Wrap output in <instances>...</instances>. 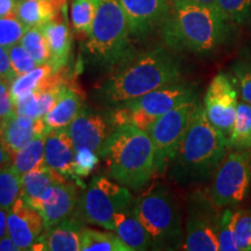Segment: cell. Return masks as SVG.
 <instances>
[{"label":"cell","mask_w":251,"mask_h":251,"mask_svg":"<svg viewBox=\"0 0 251 251\" xmlns=\"http://www.w3.org/2000/svg\"><path fill=\"white\" fill-rule=\"evenodd\" d=\"M177 57L163 48L129 51L112 68L98 89V99L108 106L137 99L144 94L181 80Z\"/></svg>","instance_id":"6da1fadb"},{"label":"cell","mask_w":251,"mask_h":251,"mask_svg":"<svg viewBox=\"0 0 251 251\" xmlns=\"http://www.w3.org/2000/svg\"><path fill=\"white\" fill-rule=\"evenodd\" d=\"M228 140L207 118L199 102L170 163V177L181 186L212 179L228 151Z\"/></svg>","instance_id":"7a4b0ae2"},{"label":"cell","mask_w":251,"mask_h":251,"mask_svg":"<svg viewBox=\"0 0 251 251\" xmlns=\"http://www.w3.org/2000/svg\"><path fill=\"white\" fill-rule=\"evenodd\" d=\"M230 25L216 6L177 4L171 5L161 31L172 50L205 55L224 45Z\"/></svg>","instance_id":"3957f363"},{"label":"cell","mask_w":251,"mask_h":251,"mask_svg":"<svg viewBox=\"0 0 251 251\" xmlns=\"http://www.w3.org/2000/svg\"><path fill=\"white\" fill-rule=\"evenodd\" d=\"M107 175L131 191H141L156 175L155 147L148 131L135 126L115 127L101 153Z\"/></svg>","instance_id":"277c9868"},{"label":"cell","mask_w":251,"mask_h":251,"mask_svg":"<svg viewBox=\"0 0 251 251\" xmlns=\"http://www.w3.org/2000/svg\"><path fill=\"white\" fill-rule=\"evenodd\" d=\"M133 211L148 231L155 250L183 249L185 233L174 194L163 184H155L134 200Z\"/></svg>","instance_id":"5b68a950"},{"label":"cell","mask_w":251,"mask_h":251,"mask_svg":"<svg viewBox=\"0 0 251 251\" xmlns=\"http://www.w3.org/2000/svg\"><path fill=\"white\" fill-rule=\"evenodd\" d=\"M129 26L120 0H99L85 52L98 67L111 69L129 51Z\"/></svg>","instance_id":"8992f818"},{"label":"cell","mask_w":251,"mask_h":251,"mask_svg":"<svg viewBox=\"0 0 251 251\" xmlns=\"http://www.w3.org/2000/svg\"><path fill=\"white\" fill-rule=\"evenodd\" d=\"M193 99H198L196 86L179 80L137 99L114 106L108 118L114 128L130 125L148 131L153 122L163 114Z\"/></svg>","instance_id":"52a82bcc"},{"label":"cell","mask_w":251,"mask_h":251,"mask_svg":"<svg viewBox=\"0 0 251 251\" xmlns=\"http://www.w3.org/2000/svg\"><path fill=\"white\" fill-rule=\"evenodd\" d=\"M130 190L112 178L96 176L79 197L74 216L85 225L114 231V216L133 207Z\"/></svg>","instance_id":"ba28073f"},{"label":"cell","mask_w":251,"mask_h":251,"mask_svg":"<svg viewBox=\"0 0 251 251\" xmlns=\"http://www.w3.org/2000/svg\"><path fill=\"white\" fill-rule=\"evenodd\" d=\"M251 187V148L229 152L212 177L208 193L218 208L238 205Z\"/></svg>","instance_id":"9c48e42d"},{"label":"cell","mask_w":251,"mask_h":251,"mask_svg":"<svg viewBox=\"0 0 251 251\" xmlns=\"http://www.w3.org/2000/svg\"><path fill=\"white\" fill-rule=\"evenodd\" d=\"M199 102L198 99L183 102L157 119L148 129V134L155 147V176H163L170 166Z\"/></svg>","instance_id":"30bf717a"},{"label":"cell","mask_w":251,"mask_h":251,"mask_svg":"<svg viewBox=\"0 0 251 251\" xmlns=\"http://www.w3.org/2000/svg\"><path fill=\"white\" fill-rule=\"evenodd\" d=\"M208 193L197 191L188 198L183 249L187 251H218L220 213Z\"/></svg>","instance_id":"8fae6325"},{"label":"cell","mask_w":251,"mask_h":251,"mask_svg":"<svg viewBox=\"0 0 251 251\" xmlns=\"http://www.w3.org/2000/svg\"><path fill=\"white\" fill-rule=\"evenodd\" d=\"M237 91L226 74L213 78L203 98L207 118L216 129L227 137L230 136L237 111Z\"/></svg>","instance_id":"7c38bea8"},{"label":"cell","mask_w":251,"mask_h":251,"mask_svg":"<svg viewBox=\"0 0 251 251\" xmlns=\"http://www.w3.org/2000/svg\"><path fill=\"white\" fill-rule=\"evenodd\" d=\"M113 130L114 126L108 117L85 107L81 108L77 118L68 127L76 151L89 149L100 157Z\"/></svg>","instance_id":"4fadbf2b"},{"label":"cell","mask_w":251,"mask_h":251,"mask_svg":"<svg viewBox=\"0 0 251 251\" xmlns=\"http://www.w3.org/2000/svg\"><path fill=\"white\" fill-rule=\"evenodd\" d=\"M130 36L144 39L162 25L171 11V0H120Z\"/></svg>","instance_id":"5bb4252c"},{"label":"cell","mask_w":251,"mask_h":251,"mask_svg":"<svg viewBox=\"0 0 251 251\" xmlns=\"http://www.w3.org/2000/svg\"><path fill=\"white\" fill-rule=\"evenodd\" d=\"M78 200L77 186L67 179L48 188L29 205L40 213L46 228H48L72 218L76 212Z\"/></svg>","instance_id":"9a60e30c"},{"label":"cell","mask_w":251,"mask_h":251,"mask_svg":"<svg viewBox=\"0 0 251 251\" xmlns=\"http://www.w3.org/2000/svg\"><path fill=\"white\" fill-rule=\"evenodd\" d=\"M45 229V221L40 213L23 197H19L8 211L7 230L12 240L21 251L30 250Z\"/></svg>","instance_id":"2e32d148"},{"label":"cell","mask_w":251,"mask_h":251,"mask_svg":"<svg viewBox=\"0 0 251 251\" xmlns=\"http://www.w3.org/2000/svg\"><path fill=\"white\" fill-rule=\"evenodd\" d=\"M85 224L72 216L45 229L30 250L80 251L81 231Z\"/></svg>","instance_id":"e0dca14e"},{"label":"cell","mask_w":251,"mask_h":251,"mask_svg":"<svg viewBox=\"0 0 251 251\" xmlns=\"http://www.w3.org/2000/svg\"><path fill=\"white\" fill-rule=\"evenodd\" d=\"M45 159L46 165L55 171L76 180L74 172V163L76 157L74 141H72L68 128L51 129L46 134Z\"/></svg>","instance_id":"ac0fdd59"},{"label":"cell","mask_w":251,"mask_h":251,"mask_svg":"<svg viewBox=\"0 0 251 251\" xmlns=\"http://www.w3.org/2000/svg\"><path fill=\"white\" fill-rule=\"evenodd\" d=\"M48 131L43 118L31 119L15 113L0 129V142L13 155L34 137L42 136Z\"/></svg>","instance_id":"d6986e66"},{"label":"cell","mask_w":251,"mask_h":251,"mask_svg":"<svg viewBox=\"0 0 251 251\" xmlns=\"http://www.w3.org/2000/svg\"><path fill=\"white\" fill-rule=\"evenodd\" d=\"M42 28L50 50L49 65L54 71H61L68 64L71 52L72 36L65 20V14L62 19L59 14L54 20L49 21Z\"/></svg>","instance_id":"ffe728a7"},{"label":"cell","mask_w":251,"mask_h":251,"mask_svg":"<svg viewBox=\"0 0 251 251\" xmlns=\"http://www.w3.org/2000/svg\"><path fill=\"white\" fill-rule=\"evenodd\" d=\"M65 7L67 0H20L15 15L27 28L42 27Z\"/></svg>","instance_id":"44dd1931"},{"label":"cell","mask_w":251,"mask_h":251,"mask_svg":"<svg viewBox=\"0 0 251 251\" xmlns=\"http://www.w3.org/2000/svg\"><path fill=\"white\" fill-rule=\"evenodd\" d=\"M114 231L133 251L149 250L152 248L148 231L135 215L133 207L114 216Z\"/></svg>","instance_id":"7402d4cb"},{"label":"cell","mask_w":251,"mask_h":251,"mask_svg":"<svg viewBox=\"0 0 251 251\" xmlns=\"http://www.w3.org/2000/svg\"><path fill=\"white\" fill-rule=\"evenodd\" d=\"M69 178L49 166H42L21 176V197L28 203L40 198L48 188L65 181Z\"/></svg>","instance_id":"603a6c76"},{"label":"cell","mask_w":251,"mask_h":251,"mask_svg":"<svg viewBox=\"0 0 251 251\" xmlns=\"http://www.w3.org/2000/svg\"><path fill=\"white\" fill-rule=\"evenodd\" d=\"M81 108L83 106L79 96L74 90L68 89L55 107L43 118V120L49 130L68 128L79 114Z\"/></svg>","instance_id":"cb8c5ba5"},{"label":"cell","mask_w":251,"mask_h":251,"mask_svg":"<svg viewBox=\"0 0 251 251\" xmlns=\"http://www.w3.org/2000/svg\"><path fill=\"white\" fill-rule=\"evenodd\" d=\"M46 135L36 136L25 144L20 150L12 155L11 168L19 176H24L27 172L36 170L46 165L45 146Z\"/></svg>","instance_id":"d4e9b609"},{"label":"cell","mask_w":251,"mask_h":251,"mask_svg":"<svg viewBox=\"0 0 251 251\" xmlns=\"http://www.w3.org/2000/svg\"><path fill=\"white\" fill-rule=\"evenodd\" d=\"M80 251H133L113 230L101 231L84 227L81 231Z\"/></svg>","instance_id":"484cf974"},{"label":"cell","mask_w":251,"mask_h":251,"mask_svg":"<svg viewBox=\"0 0 251 251\" xmlns=\"http://www.w3.org/2000/svg\"><path fill=\"white\" fill-rule=\"evenodd\" d=\"M228 148L233 150L251 148V105L243 100L237 105L233 130L228 139Z\"/></svg>","instance_id":"4316f807"},{"label":"cell","mask_w":251,"mask_h":251,"mask_svg":"<svg viewBox=\"0 0 251 251\" xmlns=\"http://www.w3.org/2000/svg\"><path fill=\"white\" fill-rule=\"evenodd\" d=\"M52 72H54V69L49 64H43L39 65L27 74L15 77L11 81V94L13 101L15 102L30 93H36L40 84Z\"/></svg>","instance_id":"83f0119b"},{"label":"cell","mask_w":251,"mask_h":251,"mask_svg":"<svg viewBox=\"0 0 251 251\" xmlns=\"http://www.w3.org/2000/svg\"><path fill=\"white\" fill-rule=\"evenodd\" d=\"M21 196V176L11 165L0 168V208L9 211Z\"/></svg>","instance_id":"f1b7e54d"},{"label":"cell","mask_w":251,"mask_h":251,"mask_svg":"<svg viewBox=\"0 0 251 251\" xmlns=\"http://www.w3.org/2000/svg\"><path fill=\"white\" fill-rule=\"evenodd\" d=\"M20 43L26 48L35 59L37 65L49 64L50 50L48 41L46 39L41 27H30L25 31Z\"/></svg>","instance_id":"f546056e"},{"label":"cell","mask_w":251,"mask_h":251,"mask_svg":"<svg viewBox=\"0 0 251 251\" xmlns=\"http://www.w3.org/2000/svg\"><path fill=\"white\" fill-rule=\"evenodd\" d=\"M99 0H72L71 21L78 33L89 35Z\"/></svg>","instance_id":"4dcf8cb0"},{"label":"cell","mask_w":251,"mask_h":251,"mask_svg":"<svg viewBox=\"0 0 251 251\" xmlns=\"http://www.w3.org/2000/svg\"><path fill=\"white\" fill-rule=\"evenodd\" d=\"M215 6L230 24L251 25V0H216Z\"/></svg>","instance_id":"1f68e13d"},{"label":"cell","mask_w":251,"mask_h":251,"mask_svg":"<svg viewBox=\"0 0 251 251\" xmlns=\"http://www.w3.org/2000/svg\"><path fill=\"white\" fill-rule=\"evenodd\" d=\"M231 226L237 251H251V212L234 211Z\"/></svg>","instance_id":"d6a6232c"},{"label":"cell","mask_w":251,"mask_h":251,"mask_svg":"<svg viewBox=\"0 0 251 251\" xmlns=\"http://www.w3.org/2000/svg\"><path fill=\"white\" fill-rule=\"evenodd\" d=\"M27 27L17 18V15L0 18V47L8 49L20 43Z\"/></svg>","instance_id":"836d02e7"},{"label":"cell","mask_w":251,"mask_h":251,"mask_svg":"<svg viewBox=\"0 0 251 251\" xmlns=\"http://www.w3.org/2000/svg\"><path fill=\"white\" fill-rule=\"evenodd\" d=\"M233 213L231 209H225L220 213L218 225V243L220 251H237L233 234Z\"/></svg>","instance_id":"e575fe53"},{"label":"cell","mask_w":251,"mask_h":251,"mask_svg":"<svg viewBox=\"0 0 251 251\" xmlns=\"http://www.w3.org/2000/svg\"><path fill=\"white\" fill-rule=\"evenodd\" d=\"M7 50L9 59H11L12 68H13L14 74L17 76L27 74V72L34 70L36 67H39L35 59L30 55V52L21 43L12 46Z\"/></svg>","instance_id":"d590c367"},{"label":"cell","mask_w":251,"mask_h":251,"mask_svg":"<svg viewBox=\"0 0 251 251\" xmlns=\"http://www.w3.org/2000/svg\"><path fill=\"white\" fill-rule=\"evenodd\" d=\"M233 74L241 98L251 105V58L237 62L233 67Z\"/></svg>","instance_id":"8d00e7d4"},{"label":"cell","mask_w":251,"mask_h":251,"mask_svg":"<svg viewBox=\"0 0 251 251\" xmlns=\"http://www.w3.org/2000/svg\"><path fill=\"white\" fill-rule=\"evenodd\" d=\"M100 156L89 149H81L76 151L74 163V172L78 183L80 177H87L99 164Z\"/></svg>","instance_id":"74e56055"},{"label":"cell","mask_w":251,"mask_h":251,"mask_svg":"<svg viewBox=\"0 0 251 251\" xmlns=\"http://www.w3.org/2000/svg\"><path fill=\"white\" fill-rule=\"evenodd\" d=\"M68 90L64 83L52 87V89L46 90L43 92L37 93V99H39V108H40V118H45L48 113L55 107L58 100L62 98L65 91Z\"/></svg>","instance_id":"f35d334b"},{"label":"cell","mask_w":251,"mask_h":251,"mask_svg":"<svg viewBox=\"0 0 251 251\" xmlns=\"http://www.w3.org/2000/svg\"><path fill=\"white\" fill-rule=\"evenodd\" d=\"M15 114L14 101L11 94V83L0 79V129L8 119Z\"/></svg>","instance_id":"ab89813d"},{"label":"cell","mask_w":251,"mask_h":251,"mask_svg":"<svg viewBox=\"0 0 251 251\" xmlns=\"http://www.w3.org/2000/svg\"><path fill=\"white\" fill-rule=\"evenodd\" d=\"M15 113L19 115H24L31 119L40 118V108H39V99H37V93H30L24 98L17 100L14 102Z\"/></svg>","instance_id":"60d3db41"},{"label":"cell","mask_w":251,"mask_h":251,"mask_svg":"<svg viewBox=\"0 0 251 251\" xmlns=\"http://www.w3.org/2000/svg\"><path fill=\"white\" fill-rule=\"evenodd\" d=\"M15 77L17 75L14 74L13 68H12L8 50L4 47H0V79L7 80L11 83Z\"/></svg>","instance_id":"b9f144b4"},{"label":"cell","mask_w":251,"mask_h":251,"mask_svg":"<svg viewBox=\"0 0 251 251\" xmlns=\"http://www.w3.org/2000/svg\"><path fill=\"white\" fill-rule=\"evenodd\" d=\"M20 0H0V18L15 15Z\"/></svg>","instance_id":"7bdbcfd3"},{"label":"cell","mask_w":251,"mask_h":251,"mask_svg":"<svg viewBox=\"0 0 251 251\" xmlns=\"http://www.w3.org/2000/svg\"><path fill=\"white\" fill-rule=\"evenodd\" d=\"M0 251H21V249L7 234L0 238Z\"/></svg>","instance_id":"ee69618b"},{"label":"cell","mask_w":251,"mask_h":251,"mask_svg":"<svg viewBox=\"0 0 251 251\" xmlns=\"http://www.w3.org/2000/svg\"><path fill=\"white\" fill-rule=\"evenodd\" d=\"M194 4L202 6H215L216 0H171V5Z\"/></svg>","instance_id":"f6af8a7d"},{"label":"cell","mask_w":251,"mask_h":251,"mask_svg":"<svg viewBox=\"0 0 251 251\" xmlns=\"http://www.w3.org/2000/svg\"><path fill=\"white\" fill-rule=\"evenodd\" d=\"M12 162V153L6 149V147L0 142V168L9 165Z\"/></svg>","instance_id":"bcb514c9"},{"label":"cell","mask_w":251,"mask_h":251,"mask_svg":"<svg viewBox=\"0 0 251 251\" xmlns=\"http://www.w3.org/2000/svg\"><path fill=\"white\" fill-rule=\"evenodd\" d=\"M7 218L8 211L0 208V238L8 234L7 230Z\"/></svg>","instance_id":"7dc6e473"}]
</instances>
